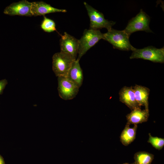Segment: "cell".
Segmentation results:
<instances>
[{"mask_svg":"<svg viewBox=\"0 0 164 164\" xmlns=\"http://www.w3.org/2000/svg\"><path fill=\"white\" fill-rule=\"evenodd\" d=\"M104 35V39L111 44L114 49L123 51H132L135 48L129 40L130 35L124 30H118L112 29Z\"/></svg>","mask_w":164,"mask_h":164,"instance_id":"6da1fadb","label":"cell"},{"mask_svg":"<svg viewBox=\"0 0 164 164\" xmlns=\"http://www.w3.org/2000/svg\"><path fill=\"white\" fill-rule=\"evenodd\" d=\"M101 39H104V35L99 29H85L79 40L78 56L76 60L79 61L87 51Z\"/></svg>","mask_w":164,"mask_h":164,"instance_id":"7a4b0ae2","label":"cell"},{"mask_svg":"<svg viewBox=\"0 0 164 164\" xmlns=\"http://www.w3.org/2000/svg\"><path fill=\"white\" fill-rule=\"evenodd\" d=\"M130 57L131 59H141L155 63L164 62V48L158 49L152 46L142 49L135 48Z\"/></svg>","mask_w":164,"mask_h":164,"instance_id":"3957f363","label":"cell"},{"mask_svg":"<svg viewBox=\"0 0 164 164\" xmlns=\"http://www.w3.org/2000/svg\"><path fill=\"white\" fill-rule=\"evenodd\" d=\"M52 69L56 76L66 77L74 60L69 54L60 52L52 57Z\"/></svg>","mask_w":164,"mask_h":164,"instance_id":"277c9868","label":"cell"},{"mask_svg":"<svg viewBox=\"0 0 164 164\" xmlns=\"http://www.w3.org/2000/svg\"><path fill=\"white\" fill-rule=\"evenodd\" d=\"M84 4L87 10L90 21V29H98L102 28L111 30L115 22L106 19L102 13L100 12L86 2Z\"/></svg>","mask_w":164,"mask_h":164,"instance_id":"5b68a950","label":"cell"},{"mask_svg":"<svg viewBox=\"0 0 164 164\" xmlns=\"http://www.w3.org/2000/svg\"><path fill=\"white\" fill-rule=\"evenodd\" d=\"M150 21V18L149 16L141 9L140 12L135 17L133 18L129 21L124 30L129 35L132 33L138 31L153 32L149 27Z\"/></svg>","mask_w":164,"mask_h":164,"instance_id":"8992f818","label":"cell"},{"mask_svg":"<svg viewBox=\"0 0 164 164\" xmlns=\"http://www.w3.org/2000/svg\"><path fill=\"white\" fill-rule=\"evenodd\" d=\"M58 91L60 97L65 100L74 98L79 88L65 76L58 77Z\"/></svg>","mask_w":164,"mask_h":164,"instance_id":"52a82bcc","label":"cell"},{"mask_svg":"<svg viewBox=\"0 0 164 164\" xmlns=\"http://www.w3.org/2000/svg\"><path fill=\"white\" fill-rule=\"evenodd\" d=\"M61 36L60 52L69 54L74 60H76L78 54L79 40L66 32Z\"/></svg>","mask_w":164,"mask_h":164,"instance_id":"ba28073f","label":"cell"},{"mask_svg":"<svg viewBox=\"0 0 164 164\" xmlns=\"http://www.w3.org/2000/svg\"><path fill=\"white\" fill-rule=\"evenodd\" d=\"M31 2L26 0L13 2L6 7L3 12L4 14L11 16L19 15L32 16L31 9Z\"/></svg>","mask_w":164,"mask_h":164,"instance_id":"9c48e42d","label":"cell"},{"mask_svg":"<svg viewBox=\"0 0 164 164\" xmlns=\"http://www.w3.org/2000/svg\"><path fill=\"white\" fill-rule=\"evenodd\" d=\"M32 16H44L45 15L56 12H65L67 10L54 8L50 4L43 1L34 2H31V9Z\"/></svg>","mask_w":164,"mask_h":164,"instance_id":"30bf717a","label":"cell"},{"mask_svg":"<svg viewBox=\"0 0 164 164\" xmlns=\"http://www.w3.org/2000/svg\"><path fill=\"white\" fill-rule=\"evenodd\" d=\"M119 101L124 104L131 110L141 108L135 98L133 87L124 86L119 91Z\"/></svg>","mask_w":164,"mask_h":164,"instance_id":"8fae6325","label":"cell"},{"mask_svg":"<svg viewBox=\"0 0 164 164\" xmlns=\"http://www.w3.org/2000/svg\"><path fill=\"white\" fill-rule=\"evenodd\" d=\"M149 116V111L145 109L142 110L138 108L132 110L126 115L127 123L130 125H137L146 122Z\"/></svg>","mask_w":164,"mask_h":164,"instance_id":"7c38bea8","label":"cell"},{"mask_svg":"<svg viewBox=\"0 0 164 164\" xmlns=\"http://www.w3.org/2000/svg\"><path fill=\"white\" fill-rule=\"evenodd\" d=\"M135 100L139 106L145 107V109L149 110V97L150 89L148 87L135 84L133 87Z\"/></svg>","mask_w":164,"mask_h":164,"instance_id":"4fadbf2b","label":"cell"},{"mask_svg":"<svg viewBox=\"0 0 164 164\" xmlns=\"http://www.w3.org/2000/svg\"><path fill=\"white\" fill-rule=\"evenodd\" d=\"M66 77L79 88L81 86L83 80V74L79 61L76 60L73 61Z\"/></svg>","mask_w":164,"mask_h":164,"instance_id":"5bb4252c","label":"cell"},{"mask_svg":"<svg viewBox=\"0 0 164 164\" xmlns=\"http://www.w3.org/2000/svg\"><path fill=\"white\" fill-rule=\"evenodd\" d=\"M129 124H126L122 131L120 136V141L124 145L127 146L130 144L135 139L137 128V125L131 128Z\"/></svg>","mask_w":164,"mask_h":164,"instance_id":"9a60e30c","label":"cell"},{"mask_svg":"<svg viewBox=\"0 0 164 164\" xmlns=\"http://www.w3.org/2000/svg\"><path fill=\"white\" fill-rule=\"evenodd\" d=\"M154 157V155L149 152L140 151L135 154L134 159L137 164H151Z\"/></svg>","mask_w":164,"mask_h":164,"instance_id":"2e32d148","label":"cell"},{"mask_svg":"<svg viewBox=\"0 0 164 164\" xmlns=\"http://www.w3.org/2000/svg\"><path fill=\"white\" fill-rule=\"evenodd\" d=\"M41 27L44 31L48 32L56 31L55 22L45 16L41 23Z\"/></svg>","mask_w":164,"mask_h":164,"instance_id":"e0dca14e","label":"cell"},{"mask_svg":"<svg viewBox=\"0 0 164 164\" xmlns=\"http://www.w3.org/2000/svg\"><path fill=\"white\" fill-rule=\"evenodd\" d=\"M149 135L148 142L157 150H160L163 148L164 146V138L152 136L150 133L149 134Z\"/></svg>","mask_w":164,"mask_h":164,"instance_id":"ac0fdd59","label":"cell"},{"mask_svg":"<svg viewBox=\"0 0 164 164\" xmlns=\"http://www.w3.org/2000/svg\"><path fill=\"white\" fill-rule=\"evenodd\" d=\"M7 83V80L6 79L0 80V94L2 92Z\"/></svg>","mask_w":164,"mask_h":164,"instance_id":"d6986e66","label":"cell"},{"mask_svg":"<svg viewBox=\"0 0 164 164\" xmlns=\"http://www.w3.org/2000/svg\"><path fill=\"white\" fill-rule=\"evenodd\" d=\"M0 164H5L4 160L2 157L0 155Z\"/></svg>","mask_w":164,"mask_h":164,"instance_id":"ffe728a7","label":"cell"},{"mask_svg":"<svg viewBox=\"0 0 164 164\" xmlns=\"http://www.w3.org/2000/svg\"><path fill=\"white\" fill-rule=\"evenodd\" d=\"M131 164H137V163H136V162H135L132 163H131Z\"/></svg>","mask_w":164,"mask_h":164,"instance_id":"44dd1931","label":"cell"},{"mask_svg":"<svg viewBox=\"0 0 164 164\" xmlns=\"http://www.w3.org/2000/svg\"><path fill=\"white\" fill-rule=\"evenodd\" d=\"M123 164H130L128 163H123Z\"/></svg>","mask_w":164,"mask_h":164,"instance_id":"7402d4cb","label":"cell"}]
</instances>
